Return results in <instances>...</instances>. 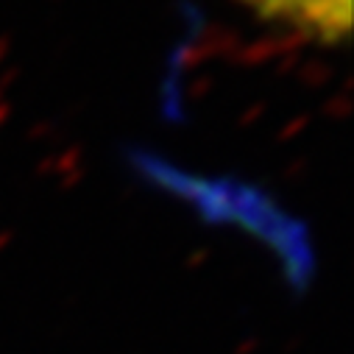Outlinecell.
<instances>
[{"instance_id": "1", "label": "cell", "mask_w": 354, "mask_h": 354, "mask_svg": "<svg viewBox=\"0 0 354 354\" xmlns=\"http://www.w3.org/2000/svg\"><path fill=\"white\" fill-rule=\"evenodd\" d=\"M268 23L288 26L315 42L335 45L351 31V0H240Z\"/></svg>"}]
</instances>
